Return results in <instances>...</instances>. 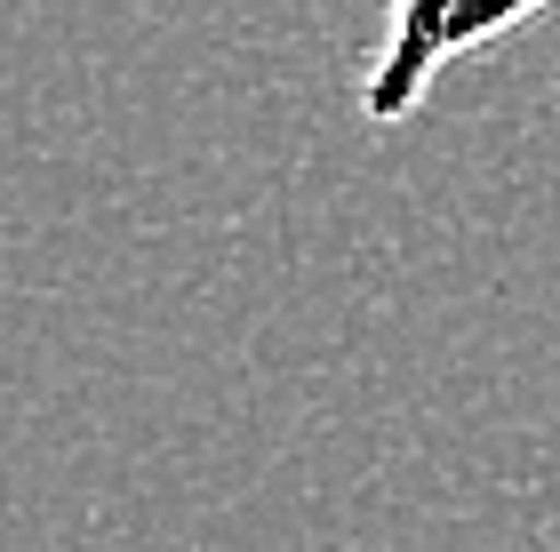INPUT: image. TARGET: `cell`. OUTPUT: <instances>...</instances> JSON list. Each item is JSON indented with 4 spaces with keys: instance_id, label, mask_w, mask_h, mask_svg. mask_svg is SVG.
<instances>
[{
    "instance_id": "6da1fadb",
    "label": "cell",
    "mask_w": 560,
    "mask_h": 552,
    "mask_svg": "<svg viewBox=\"0 0 560 552\" xmlns=\"http://www.w3.org/2000/svg\"><path fill=\"white\" fill-rule=\"evenodd\" d=\"M545 9H560V0H393L385 40H376L352 105H361L369 129H393V120H409L432 96V81H441L448 64L513 40L521 24H537Z\"/></svg>"
}]
</instances>
